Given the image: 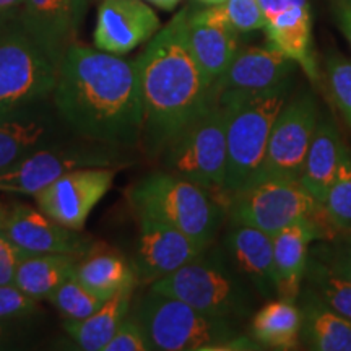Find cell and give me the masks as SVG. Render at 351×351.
Instances as JSON below:
<instances>
[{
  "instance_id": "obj_44",
  "label": "cell",
  "mask_w": 351,
  "mask_h": 351,
  "mask_svg": "<svg viewBox=\"0 0 351 351\" xmlns=\"http://www.w3.org/2000/svg\"><path fill=\"white\" fill-rule=\"evenodd\" d=\"M197 3H202V5L205 7H213V5H221L223 2H226V0H194Z\"/></svg>"
},
{
  "instance_id": "obj_27",
  "label": "cell",
  "mask_w": 351,
  "mask_h": 351,
  "mask_svg": "<svg viewBox=\"0 0 351 351\" xmlns=\"http://www.w3.org/2000/svg\"><path fill=\"white\" fill-rule=\"evenodd\" d=\"M302 314L296 301L274 298L252 319V337L263 348L296 350L301 340Z\"/></svg>"
},
{
  "instance_id": "obj_35",
  "label": "cell",
  "mask_w": 351,
  "mask_h": 351,
  "mask_svg": "<svg viewBox=\"0 0 351 351\" xmlns=\"http://www.w3.org/2000/svg\"><path fill=\"white\" fill-rule=\"evenodd\" d=\"M147 335H145L142 326L135 317L127 319L121 324L117 332L109 340V343L104 346L103 351H148Z\"/></svg>"
},
{
  "instance_id": "obj_5",
  "label": "cell",
  "mask_w": 351,
  "mask_h": 351,
  "mask_svg": "<svg viewBox=\"0 0 351 351\" xmlns=\"http://www.w3.org/2000/svg\"><path fill=\"white\" fill-rule=\"evenodd\" d=\"M135 215H147L182 231L195 243L210 247L223 223V210L205 187L156 171L129 191Z\"/></svg>"
},
{
  "instance_id": "obj_30",
  "label": "cell",
  "mask_w": 351,
  "mask_h": 351,
  "mask_svg": "<svg viewBox=\"0 0 351 351\" xmlns=\"http://www.w3.org/2000/svg\"><path fill=\"white\" fill-rule=\"evenodd\" d=\"M322 207L333 231L351 230V150L348 147L345 148Z\"/></svg>"
},
{
  "instance_id": "obj_24",
  "label": "cell",
  "mask_w": 351,
  "mask_h": 351,
  "mask_svg": "<svg viewBox=\"0 0 351 351\" xmlns=\"http://www.w3.org/2000/svg\"><path fill=\"white\" fill-rule=\"evenodd\" d=\"M302 314L301 339L309 350L351 351V322L324 304L302 285L300 293Z\"/></svg>"
},
{
  "instance_id": "obj_36",
  "label": "cell",
  "mask_w": 351,
  "mask_h": 351,
  "mask_svg": "<svg viewBox=\"0 0 351 351\" xmlns=\"http://www.w3.org/2000/svg\"><path fill=\"white\" fill-rule=\"evenodd\" d=\"M36 311V300L26 296L15 285L0 287V320L26 317Z\"/></svg>"
},
{
  "instance_id": "obj_20",
  "label": "cell",
  "mask_w": 351,
  "mask_h": 351,
  "mask_svg": "<svg viewBox=\"0 0 351 351\" xmlns=\"http://www.w3.org/2000/svg\"><path fill=\"white\" fill-rule=\"evenodd\" d=\"M276 288L282 300L296 301L311 257V244L326 239L322 226L314 221H300L271 236Z\"/></svg>"
},
{
  "instance_id": "obj_26",
  "label": "cell",
  "mask_w": 351,
  "mask_h": 351,
  "mask_svg": "<svg viewBox=\"0 0 351 351\" xmlns=\"http://www.w3.org/2000/svg\"><path fill=\"white\" fill-rule=\"evenodd\" d=\"M78 258L72 254H29L20 262L13 285L33 300H49L75 274Z\"/></svg>"
},
{
  "instance_id": "obj_21",
  "label": "cell",
  "mask_w": 351,
  "mask_h": 351,
  "mask_svg": "<svg viewBox=\"0 0 351 351\" xmlns=\"http://www.w3.org/2000/svg\"><path fill=\"white\" fill-rule=\"evenodd\" d=\"M19 13L29 33L62 62L77 36L73 0H23Z\"/></svg>"
},
{
  "instance_id": "obj_11",
  "label": "cell",
  "mask_w": 351,
  "mask_h": 351,
  "mask_svg": "<svg viewBox=\"0 0 351 351\" xmlns=\"http://www.w3.org/2000/svg\"><path fill=\"white\" fill-rule=\"evenodd\" d=\"M114 176L112 168L70 171L34 194L38 208L60 225L82 231L90 213L111 189Z\"/></svg>"
},
{
  "instance_id": "obj_41",
  "label": "cell",
  "mask_w": 351,
  "mask_h": 351,
  "mask_svg": "<svg viewBox=\"0 0 351 351\" xmlns=\"http://www.w3.org/2000/svg\"><path fill=\"white\" fill-rule=\"evenodd\" d=\"M23 0H0V15L13 10V8H19Z\"/></svg>"
},
{
  "instance_id": "obj_40",
  "label": "cell",
  "mask_w": 351,
  "mask_h": 351,
  "mask_svg": "<svg viewBox=\"0 0 351 351\" xmlns=\"http://www.w3.org/2000/svg\"><path fill=\"white\" fill-rule=\"evenodd\" d=\"M147 2L158 8H161V10L171 12V10H174L179 3H181V0H147Z\"/></svg>"
},
{
  "instance_id": "obj_1",
  "label": "cell",
  "mask_w": 351,
  "mask_h": 351,
  "mask_svg": "<svg viewBox=\"0 0 351 351\" xmlns=\"http://www.w3.org/2000/svg\"><path fill=\"white\" fill-rule=\"evenodd\" d=\"M52 96L65 122L91 142L130 147L143 137L137 60L73 43L60 62Z\"/></svg>"
},
{
  "instance_id": "obj_3",
  "label": "cell",
  "mask_w": 351,
  "mask_h": 351,
  "mask_svg": "<svg viewBox=\"0 0 351 351\" xmlns=\"http://www.w3.org/2000/svg\"><path fill=\"white\" fill-rule=\"evenodd\" d=\"M291 78L262 91H226L217 99L226 109V178L223 194L238 192L261 168L271 127L289 99Z\"/></svg>"
},
{
  "instance_id": "obj_12",
  "label": "cell",
  "mask_w": 351,
  "mask_h": 351,
  "mask_svg": "<svg viewBox=\"0 0 351 351\" xmlns=\"http://www.w3.org/2000/svg\"><path fill=\"white\" fill-rule=\"evenodd\" d=\"M116 158L103 148H41L15 168L0 174V191L34 195L60 176L80 168H108Z\"/></svg>"
},
{
  "instance_id": "obj_25",
  "label": "cell",
  "mask_w": 351,
  "mask_h": 351,
  "mask_svg": "<svg viewBox=\"0 0 351 351\" xmlns=\"http://www.w3.org/2000/svg\"><path fill=\"white\" fill-rule=\"evenodd\" d=\"M51 129L39 117L21 111L0 116V174L15 168L34 152L46 148Z\"/></svg>"
},
{
  "instance_id": "obj_19",
  "label": "cell",
  "mask_w": 351,
  "mask_h": 351,
  "mask_svg": "<svg viewBox=\"0 0 351 351\" xmlns=\"http://www.w3.org/2000/svg\"><path fill=\"white\" fill-rule=\"evenodd\" d=\"M296 62L285 56L276 47H245L239 49L230 67L213 83L212 95L226 91H262L280 85L291 78L296 69Z\"/></svg>"
},
{
  "instance_id": "obj_14",
  "label": "cell",
  "mask_w": 351,
  "mask_h": 351,
  "mask_svg": "<svg viewBox=\"0 0 351 351\" xmlns=\"http://www.w3.org/2000/svg\"><path fill=\"white\" fill-rule=\"evenodd\" d=\"M263 15V32L270 46L293 59L317 82L319 67L313 49V19L307 0H258Z\"/></svg>"
},
{
  "instance_id": "obj_2",
  "label": "cell",
  "mask_w": 351,
  "mask_h": 351,
  "mask_svg": "<svg viewBox=\"0 0 351 351\" xmlns=\"http://www.w3.org/2000/svg\"><path fill=\"white\" fill-rule=\"evenodd\" d=\"M184 8L158 29L137 59L142 86L143 137L153 155L213 103L210 85L187 41Z\"/></svg>"
},
{
  "instance_id": "obj_10",
  "label": "cell",
  "mask_w": 351,
  "mask_h": 351,
  "mask_svg": "<svg viewBox=\"0 0 351 351\" xmlns=\"http://www.w3.org/2000/svg\"><path fill=\"white\" fill-rule=\"evenodd\" d=\"M319 117L317 101L313 93H302L288 101L271 127L261 168L249 182L261 179L300 181Z\"/></svg>"
},
{
  "instance_id": "obj_23",
  "label": "cell",
  "mask_w": 351,
  "mask_h": 351,
  "mask_svg": "<svg viewBox=\"0 0 351 351\" xmlns=\"http://www.w3.org/2000/svg\"><path fill=\"white\" fill-rule=\"evenodd\" d=\"M73 275L104 301L125 289H134L138 282L135 267L121 252L101 244L91 245L78 258Z\"/></svg>"
},
{
  "instance_id": "obj_32",
  "label": "cell",
  "mask_w": 351,
  "mask_h": 351,
  "mask_svg": "<svg viewBox=\"0 0 351 351\" xmlns=\"http://www.w3.org/2000/svg\"><path fill=\"white\" fill-rule=\"evenodd\" d=\"M311 256L327 263L333 271L351 283V230L335 232L328 239H319Z\"/></svg>"
},
{
  "instance_id": "obj_43",
  "label": "cell",
  "mask_w": 351,
  "mask_h": 351,
  "mask_svg": "<svg viewBox=\"0 0 351 351\" xmlns=\"http://www.w3.org/2000/svg\"><path fill=\"white\" fill-rule=\"evenodd\" d=\"M8 213H10V210H8L5 205H3L2 202H0V231H3V228H5Z\"/></svg>"
},
{
  "instance_id": "obj_34",
  "label": "cell",
  "mask_w": 351,
  "mask_h": 351,
  "mask_svg": "<svg viewBox=\"0 0 351 351\" xmlns=\"http://www.w3.org/2000/svg\"><path fill=\"white\" fill-rule=\"evenodd\" d=\"M217 7L239 36L263 29V15L258 0H226Z\"/></svg>"
},
{
  "instance_id": "obj_29",
  "label": "cell",
  "mask_w": 351,
  "mask_h": 351,
  "mask_svg": "<svg viewBox=\"0 0 351 351\" xmlns=\"http://www.w3.org/2000/svg\"><path fill=\"white\" fill-rule=\"evenodd\" d=\"M302 285L309 288L324 304L351 322V283L333 271L327 263L311 256Z\"/></svg>"
},
{
  "instance_id": "obj_15",
  "label": "cell",
  "mask_w": 351,
  "mask_h": 351,
  "mask_svg": "<svg viewBox=\"0 0 351 351\" xmlns=\"http://www.w3.org/2000/svg\"><path fill=\"white\" fill-rule=\"evenodd\" d=\"M160 29V19L143 0H101L95 28V46L124 56L150 41Z\"/></svg>"
},
{
  "instance_id": "obj_13",
  "label": "cell",
  "mask_w": 351,
  "mask_h": 351,
  "mask_svg": "<svg viewBox=\"0 0 351 351\" xmlns=\"http://www.w3.org/2000/svg\"><path fill=\"white\" fill-rule=\"evenodd\" d=\"M137 218L138 239L134 267L138 280L156 282L195 261L208 249L160 219L147 215H137Z\"/></svg>"
},
{
  "instance_id": "obj_8",
  "label": "cell",
  "mask_w": 351,
  "mask_h": 351,
  "mask_svg": "<svg viewBox=\"0 0 351 351\" xmlns=\"http://www.w3.org/2000/svg\"><path fill=\"white\" fill-rule=\"evenodd\" d=\"M231 223L257 228L274 236L300 221L322 226L324 207L295 179H261L228 197ZM328 221V219H327Z\"/></svg>"
},
{
  "instance_id": "obj_18",
  "label": "cell",
  "mask_w": 351,
  "mask_h": 351,
  "mask_svg": "<svg viewBox=\"0 0 351 351\" xmlns=\"http://www.w3.org/2000/svg\"><path fill=\"white\" fill-rule=\"evenodd\" d=\"M228 261L254 291L270 301L278 296L274 263V239L257 228L236 225L225 238Z\"/></svg>"
},
{
  "instance_id": "obj_17",
  "label": "cell",
  "mask_w": 351,
  "mask_h": 351,
  "mask_svg": "<svg viewBox=\"0 0 351 351\" xmlns=\"http://www.w3.org/2000/svg\"><path fill=\"white\" fill-rule=\"evenodd\" d=\"M187 41L210 85L218 80L238 54L239 34L223 19L218 7L187 12Z\"/></svg>"
},
{
  "instance_id": "obj_6",
  "label": "cell",
  "mask_w": 351,
  "mask_h": 351,
  "mask_svg": "<svg viewBox=\"0 0 351 351\" xmlns=\"http://www.w3.org/2000/svg\"><path fill=\"white\" fill-rule=\"evenodd\" d=\"M150 289L178 298L200 313L221 319L247 317L254 300L251 287L226 256L208 252L173 274L158 278Z\"/></svg>"
},
{
  "instance_id": "obj_9",
  "label": "cell",
  "mask_w": 351,
  "mask_h": 351,
  "mask_svg": "<svg viewBox=\"0 0 351 351\" xmlns=\"http://www.w3.org/2000/svg\"><path fill=\"white\" fill-rule=\"evenodd\" d=\"M166 171L223 192L226 178V109L217 99L165 148Z\"/></svg>"
},
{
  "instance_id": "obj_7",
  "label": "cell",
  "mask_w": 351,
  "mask_h": 351,
  "mask_svg": "<svg viewBox=\"0 0 351 351\" xmlns=\"http://www.w3.org/2000/svg\"><path fill=\"white\" fill-rule=\"evenodd\" d=\"M134 317L142 326L150 350L156 351H208L238 335L228 319L204 314L153 289L140 300Z\"/></svg>"
},
{
  "instance_id": "obj_31",
  "label": "cell",
  "mask_w": 351,
  "mask_h": 351,
  "mask_svg": "<svg viewBox=\"0 0 351 351\" xmlns=\"http://www.w3.org/2000/svg\"><path fill=\"white\" fill-rule=\"evenodd\" d=\"M49 301L65 320H82L90 317L106 302L96 296L93 291H90L75 275L65 280L52 293Z\"/></svg>"
},
{
  "instance_id": "obj_22",
  "label": "cell",
  "mask_w": 351,
  "mask_h": 351,
  "mask_svg": "<svg viewBox=\"0 0 351 351\" xmlns=\"http://www.w3.org/2000/svg\"><path fill=\"white\" fill-rule=\"evenodd\" d=\"M345 148L346 145L335 122L330 117L320 116L300 178V182L320 205H324Z\"/></svg>"
},
{
  "instance_id": "obj_42",
  "label": "cell",
  "mask_w": 351,
  "mask_h": 351,
  "mask_svg": "<svg viewBox=\"0 0 351 351\" xmlns=\"http://www.w3.org/2000/svg\"><path fill=\"white\" fill-rule=\"evenodd\" d=\"M5 322H7V320H0V348H2L3 343H7L8 333H10Z\"/></svg>"
},
{
  "instance_id": "obj_37",
  "label": "cell",
  "mask_w": 351,
  "mask_h": 351,
  "mask_svg": "<svg viewBox=\"0 0 351 351\" xmlns=\"http://www.w3.org/2000/svg\"><path fill=\"white\" fill-rule=\"evenodd\" d=\"M28 256L29 254L13 243L5 232L0 231V287L13 285L20 262Z\"/></svg>"
},
{
  "instance_id": "obj_33",
  "label": "cell",
  "mask_w": 351,
  "mask_h": 351,
  "mask_svg": "<svg viewBox=\"0 0 351 351\" xmlns=\"http://www.w3.org/2000/svg\"><path fill=\"white\" fill-rule=\"evenodd\" d=\"M327 85L337 108L351 127V60L333 54L327 60Z\"/></svg>"
},
{
  "instance_id": "obj_16",
  "label": "cell",
  "mask_w": 351,
  "mask_h": 351,
  "mask_svg": "<svg viewBox=\"0 0 351 351\" xmlns=\"http://www.w3.org/2000/svg\"><path fill=\"white\" fill-rule=\"evenodd\" d=\"M3 232L28 254H72L85 256L90 238L70 230L29 205H15L8 213Z\"/></svg>"
},
{
  "instance_id": "obj_39",
  "label": "cell",
  "mask_w": 351,
  "mask_h": 351,
  "mask_svg": "<svg viewBox=\"0 0 351 351\" xmlns=\"http://www.w3.org/2000/svg\"><path fill=\"white\" fill-rule=\"evenodd\" d=\"M88 3H90V0H73V21H75L77 33L80 29L83 19H85Z\"/></svg>"
},
{
  "instance_id": "obj_45",
  "label": "cell",
  "mask_w": 351,
  "mask_h": 351,
  "mask_svg": "<svg viewBox=\"0 0 351 351\" xmlns=\"http://www.w3.org/2000/svg\"><path fill=\"white\" fill-rule=\"evenodd\" d=\"M90 2H101V0H90Z\"/></svg>"
},
{
  "instance_id": "obj_28",
  "label": "cell",
  "mask_w": 351,
  "mask_h": 351,
  "mask_svg": "<svg viewBox=\"0 0 351 351\" xmlns=\"http://www.w3.org/2000/svg\"><path fill=\"white\" fill-rule=\"evenodd\" d=\"M134 289L117 293L108 300L96 313L82 320H65L64 327L69 337L75 341L80 350L103 351L114 333L124 322L130 309Z\"/></svg>"
},
{
  "instance_id": "obj_4",
  "label": "cell",
  "mask_w": 351,
  "mask_h": 351,
  "mask_svg": "<svg viewBox=\"0 0 351 351\" xmlns=\"http://www.w3.org/2000/svg\"><path fill=\"white\" fill-rule=\"evenodd\" d=\"M59 69V60L23 25L19 8L0 15V116L52 95Z\"/></svg>"
},
{
  "instance_id": "obj_38",
  "label": "cell",
  "mask_w": 351,
  "mask_h": 351,
  "mask_svg": "<svg viewBox=\"0 0 351 351\" xmlns=\"http://www.w3.org/2000/svg\"><path fill=\"white\" fill-rule=\"evenodd\" d=\"M339 23H340L341 32H343L345 38L348 39V43L351 46V0L348 3H343V5L340 7Z\"/></svg>"
}]
</instances>
